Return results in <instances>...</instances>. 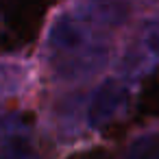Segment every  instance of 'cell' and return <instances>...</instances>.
<instances>
[{"mask_svg": "<svg viewBox=\"0 0 159 159\" xmlns=\"http://www.w3.org/2000/svg\"><path fill=\"white\" fill-rule=\"evenodd\" d=\"M102 11L105 9L100 7L98 16H94L92 9H83V13H66L52 24L48 44L52 50L55 66L63 74H87L102 63L107 55L105 39L100 35L105 22Z\"/></svg>", "mask_w": 159, "mask_h": 159, "instance_id": "6da1fadb", "label": "cell"}, {"mask_svg": "<svg viewBox=\"0 0 159 159\" xmlns=\"http://www.w3.org/2000/svg\"><path fill=\"white\" fill-rule=\"evenodd\" d=\"M126 105H129V89L120 81H107L92 96L87 118H89L92 126L100 129V126L113 122L126 109Z\"/></svg>", "mask_w": 159, "mask_h": 159, "instance_id": "7a4b0ae2", "label": "cell"}, {"mask_svg": "<svg viewBox=\"0 0 159 159\" xmlns=\"http://www.w3.org/2000/svg\"><path fill=\"white\" fill-rule=\"evenodd\" d=\"M129 159H159V137H146L135 144Z\"/></svg>", "mask_w": 159, "mask_h": 159, "instance_id": "3957f363", "label": "cell"}, {"mask_svg": "<svg viewBox=\"0 0 159 159\" xmlns=\"http://www.w3.org/2000/svg\"><path fill=\"white\" fill-rule=\"evenodd\" d=\"M144 42L146 46L159 57V22H150L144 31Z\"/></svg>", "mask_w": 159, "mask_h": 159, "instance_id": "277c9868", "label": "cell"}, {"mask_svg": "<svg viewBox=\"0 0 159 159\" xmlns=\"http://www.w3.org/2000/svg\"><path fill=\"white\" fill-rule=\"evenodd\" d=\"M81 159H111V157L105 155V152H94V155H85V157H81Z\"/></svg>", "mask_w": 159, "mask_h": 159, "instance_id": "5b68a950", "label": "cell"}]
</instances>
